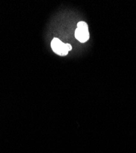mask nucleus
<instances>
[{
  "mask_svg": "<svg viewBox=\"0 0 136 153\" xmlns=\"http://www.w3.org/2000/svg\"><path fill=\"white\" fill-rule=\"evenodd\" d=\"M75 37L80 42L84 43L90 38L88 25L85 22H80L77 24V28L75 31Z\"/></svg>",
  "mask_w": 136,
  "mask_h": 153,
  "instance_id": "2",
  "label": "nucleus"
},
{
  "mask_svg": "<svg viewBox=\"0 0 136 153\" xmlns=\"http://www.w3.org/2000/svg\"><path fill=\"white\" fill-rule=\"evenodd\" d=\"M51 47L54 52L60 56L66 55L70 50H72V46L69 44H65L58 38H54L51 42Z\"/></svg>",
  "mask_w": 136,
  "mask_h": 153,
  "instance_id": "1",
  "label": "nucleus"
}]
</instances>
